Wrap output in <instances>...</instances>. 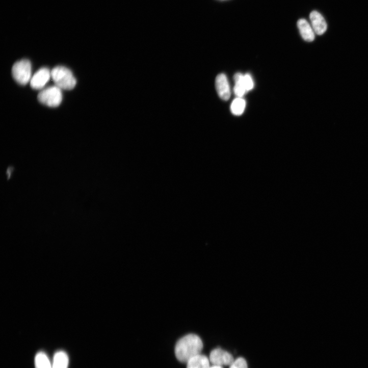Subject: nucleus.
Instances as JSON below:
<instances>
[{
  "label": "nucleus",
  "mask_w": 368,
  "mask_h": 368,
  "mask_svg": "<svg viewBox=\"0 0 368 368\" xmlns=\"http://www.w3.org/2000/svg\"><path fill=\"white\" fill-rule=\"evenodd\" d=\"M203 348L201 338L196 334H190L178 340L175 347V354L179 361L187 363L193 357L201 354Z\"/></svg>",
  "instance_id": "obj_1"
},
{
  "label": "nucleus",
  "mask_w": 368,
  "mask_h": 368,
  "mask_svg": "<svg viewBox=\"0 0 368 368\" xmlns=\"http://www.w3.org/2000/svg\"><path fill=\"white\" fill-rule=\"evenodd\" d=\"M51 74L53 81L60 89L70 90L73 89L76 84V79L72 72L65 67L58 66L55 68L51 71Z\"/></svg>",
  "instance_id": "obj_2"
},
{
  "label": "nucleus",
  "mask_w": 368,
  "mask_h": 368,
  "mask_svg": "<svg viewBox=\"0 0 368 368\" xmlns=\"http://www.w3.org/2000/svg\"><path fill=\"white\" fill-rule=\"evenodd\" d=\"M12 74L18 84L21 85H27L32 75V65L30 61L23 60L16 62L13 67Z\"/></svg>",
  "instance_id": "obj_3"
},
{
  "label": "nucleus",
  "mask_w": 368,
  "mask_h": 368,
  "mask_svg": "<svg viewBox=\"0 0 368 368\" xmlns=\"http://www.w3.org/2000/svg\"><path fill=\"white\" fill-rule=\"evenodd\" d=\"M39 101L48 107H57L62 102L63 96L61 89L57 86L49 87L38 95Z\"/></svg>",
  "instance_id": "obj_4"
},
{
  "label": "nucleus",
  "mask_w": 368,
  "mask_h": 368,
  "mask_svg": "<svg viewBox=\"0 0 368 368\" xmlns=\"http://www.w3.org/2000/svg\"><path fill=\"white\" fill-rule=\"evenodd\" d=\"M209 360L214 365L220 366L230 365L234 361L233 357L230 353L220 348L214 349L212 351Z\"/></svg>",
  "instance_id": "obj_5"
},
{
  "label": "nucleus",
  "mask_w": 368,
  "mask_h": 368,
  "mask_svg": "<svg viewBox=\"0 0 368 368\" xmlns=\"http://www.w3.org/2000/svg\"><path fill=\"white\" fill-rule=\"evenodd\" d=\"M216 87L220 97L225 101L231 97V90L227 77L225 74H219L216 78Z\"/></svg>",
  "instance_id": "obj_6"
},
{
  "label": "nucleus",
  "mask_w": 368,
  "mask_h": 368,
  "mask_svg": "<svg viewBox=\"0 0 368 368\" xmlns=\"http://www.w3.org/2000/svg\"><path fill=\"white\" fill-rule=\"evenodd\" d=\"M51 77V72L48 68H41L33 76L31 81V86L34 89L40 90L44 88Z\"/></svg>",
  "instance_id": "obj_7"
},
{
  "label": "nucleus",
  "mask_w": 368,
  "mask_h": 368,
  "mask_svg": "<svg viewBox=\"0 0 368 368\" xmlns=\"http://www.w3.org/2000/svg\"><path fill=\"white\" fill-rule=\"evenodd\" d=\"M311 27L316 34L321 36L327 31V25L322 15L317 11H313L310 14Z\"/></svg>",
  "instance_id": "obj_8"
},
{
  "label": "nucleus",
  "mask_w": 368,
  "mask_h": 368,
  "mask_svg": "<svg viewBox=\"0 0 368 368\" xmlns=\"http://www.w3.org/2000/svg\"><path fill=\"white\" fill-rule=\"evenodd\" d=\"M297 25L302 38L307 42H312L315 38V33L310 24L305 19L298 21Z\"/></svg>",
  "instance_id": "obj_9"
},
{
  "label": "nucleus",
  "mask_w": 368,
  "mask_h": 368,
  "mask_svg": "<svg viewBox=\"0 0 368 368\" xmlns=\"http://www.w3.org/2000/svg\"><path fill=\"white\" fill-rule=\"evenodd\" d=\"M210 362L206 356L200 354L187 362V368H210Z\"/></svg>",
  "instance_id": "obj_10"
},
{
  "label": "nucleus",
  "mask_w": 368,
  "mask_h": 368,
  "mask_svg": "<svg viewBox=\"0 0 368 368\" xmlns=\"http://www.w3.org/2000/svg\"><path fill=\"white\" fill-rule=\"evenodd\" d=\"M52 368H68L69 357L66 352L63 351L57 352L54 356Z\"/></svg>",
  "instance_id": "obj_11"
},
{
  "label": "nucleus",
  "mask_w": 368,
  "mask_h": 368,
  "mask_svg": "<svg viewBox=\"0 0 368 368\" xmlns=\"http://www.w3.org/2000/svg\"><path fill=\"white\" fill-rule=\"evenodd\" d=\"M244 75L241 73L235 74L234 80L235 83L234 88V93L237 97L243 98L247 93L243 83Z\"/></svg>",
  "instance_id": "obj_12"
},
{
  "label": "nucleus",
  "mask_w": 368,
  "mask_h": 368,
  "mask_svg": "<svg viewBox=\"0 0 368 368\" xmlns=\"http://www.w3.org/2000/svg\"><path fill=\"white\" fill-rule=\"evenodd\" d=\"M246 102L245 99L241 97H236L232 102L231 111L236 116L242 115L246 109Z\"/></svg>",
  "instance_id": "obj_13"
},
{
  "label": "nucleus",
  "mask_w": 368,
  "mask_h": 368,
  "mask_svg": "<svg viewBox=\"0 0 368 368\" xmlns=\"http://www.w3.org/2000/svg\"><path fill=\"white\" fill-rule=\"evenodd\" d=\"M35 363L36 368H52V363L47 355L43 352H40L37 354Z\"/></svg>",
  "instance_id": "obj_14"
},
{
  "label": "nucleus",
  "mask_w": 368,
  "mask_h": 368,
  "mask_svg": "<svg viewBox=\"0 0 368 368\" xmlns=\"http://www.w3.org/2000/svg\"><path fill=\"white\" fill-rule=\"evenodd\" d=\"M243 83L247 92L254 88V81L250 74L247 73L244 75Z\"/></svg>",
  "instance_id": "obj_15"
},
{
  "label": "nucleus",
  "mask_w": 368,
  "mask_h": 368,
  "mask_svg": "<svg viewBox=\"0 0 368 368\" xmlns=\"http://www.w3.org/2000/svg\"><path fill=\"white\" fill-rule=\"evenodd\" d=\"M230 368H248L246 360L243 357H239L234 360L230 365Z\"/></svg>",
  "instance_id": "obj_16"
},
{
  "label": "nucleus",
  "mask_w": 368,
  "mask_h": 368,
  "mask_svg": "<svg viewBox=\"0 0 368 368\" xmlns=\"http://www.w3.org/2000/svg\"><path fill=\"white\" fill-rule=\"evenodd\" d=\"M15 170V168L14 166H10L7 168V170L6 171V174L7 176V179L8 180H10L12 177Z\"/></svg>",
  "instance_id": "obj_17"
},
{
  "label": "nucleus",
  "mask_w": 368,
  "mask_h": 368,
  "mask_svg": "<svg viewBox=\"0 0 368 368\" xmlns=\"http://www.w3.org/2000/svg\"><path fill=\"white\" fill-rule=\"evenodd\" d=\"M210 368H223V367L220 366H217V365H213L212 366H211Z\"/></svg>",
  "instance_id": "obj_18"
}]
</instances>
